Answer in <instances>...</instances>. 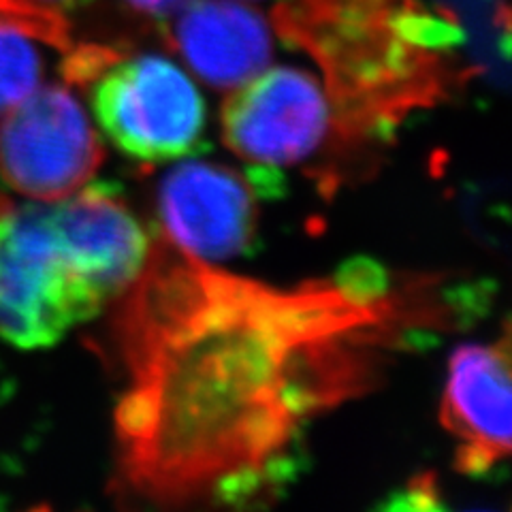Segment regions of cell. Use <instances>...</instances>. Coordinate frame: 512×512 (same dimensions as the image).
<instances>
[{
	"mask_svg": "<svg viewBox=\"0 0 512 512\" xmlns=\"http://www.w3.org/2000/svg\"><path fill=\"white\" fill-rule=\"evenodd\" d=\"M453 308L374 261L282 288L156 239L114 323L124 485L160 506L271 493L301 431L370 391L389 352L446 327Z\"/></svg>",
	"mask_w": 512,
	"mask_h": 512,
	"instance_id": "1",
	"label": "cell"
},
{
	"mask_svg": "<svg viewBox=\"0 0 512 512\" xmlns=\"http://www.w3.org/2000/svg\"><path fill=\"white\" fill-rule=\"evenodd\" d=\"M274 26L325 73L331 122L346 141L387 137L461 82L468 30L440 0H284Z\"/></svg>",
	"mask_w": 512,
	"mask_h": 512,
	"instance_id": "2",
	"label": "cell"
},
{
	"mask_svg": "<svg viewBox=\"0 0 512 512\" xmlns=\"http://www.w3.org/2000/svg\"><path fill=\"white\" fill-rule=\"evenodd\" d=\"M103 306L75 269L50 205L0 201V338L28 350L54 346Z\"/></svg>",
	"mask_w": 512,
	"mask_h": 512,
	"instance_id": "3",
	"label": "cell"
},
{
	"mask_svg": "<svg viewBox=\"0 0 512 512\" xmlns=\"http://www.w3.org/2000/svg\"><path fill=\"white\" fill-rule=\"evenodd\" d=\"M92 109L118 150L148 163L190 154L205 124L199 90L160 56L111 58L96 73Z\"/></svg>",
	"mask_w": 512,
	"mask_h": 512,
	"instance_id": "4",
	"label": "cell"
},
{
	"mask_svg": "<svg viewBox=\"0 0 512 512\" xmlns=\"http://www.w3.org/2000/svg\"><path fill=\"white\" fill-rule=\"evenodd\" d=\"M101 163V141L67 88H37L3 114L0 175L20 195L41 203L67 199Z\"/></svg>",
	"mask_w": 512,
	"mask_h": 512,
	"instance_id": "5",
	"label": "cell"
},
{
	"mask_svg": "<svg viewBox=\"0 0 512 512\" xmlns=\"http://www.w3.org/2000/svg\"><path fill=\"white\" fill-rule=\"evenodd\" d=\"M331 122L329 99L310 73L278 67L254 75L222 107L224 143L261 167L310 156Z\"/></svg>",
	"mask_w": 512,
	"mask_h": 512,
	"instance_id": "6",
	"label": "cell"
},
{
	"mask_svg": "<svg viewBox=\"0 0 512 512\" xmlns=\"http://www.w3.org/2000/svg\"><path fill=\"white\" fill-rule=\"evenodd\" d=\"M158 216L165 235L197 259H229L254 242L256 184L233 169L184 163L158 188Z\"/></svg>",
	"mask_w": 512,
	"mask_h": 512,
	"instance_id": "7",
	"label": "cell"
},
{
	"mask_svg": "<svg viewBox=\"0 0 512 512\" xmlns=\"http://www.w3.org/2000/svg\"><path fill=\"white\" fill-rule=\"evenodd\" d=\"M440 419L457 442L455 468L485 476L510 457V340L453 352Z\"/></svg>",
	"mask_w": 512,
	"mask_h": 512,
	"instance_id": "8",
	"label": "cell"
},
{
	"mask_svg": "<svg viewBox=\"0 0 512 512\" xmlns=\"http://www.w3.org/2000/svg\"><path fill=\"white\" fill-rule=\"evenodd\" d=\"M54 203V224L79 276L105 303L124 293L139 276L150 250L131 210L103 188H82Z\"/></svg>",
	"mask_w": 512,
	"mask_h": 512,
	"instance_id": "9",
	"label": "cell"
},
{
	"mask_svg": "<svg viewBox=\"0 0 512 512\" xmlns=\"http://www.w3.org/2000/svg\"><path fill=\"white\" fill-rule=\"evenodd\" d=\"M171 45L203 82L242 86L271 58V32L261 13L233 0H190L175 13Z\"/></svg>",
	"mask_w": 512,
	"mask_h": 512,
	"instance_id": "10",
	"label": "cell"
},
{
	"mask_svg": "<svg viewBox=\"0 0 512 512\" xmlns=\"http://www.w3.org/2000/svg\"><path fill=\"white\" fill-rule=\"evenodd\" d=\"M24 20L60 24L50 9L0 15V116L39 88L43 62Z\"/></svg>",
	"mask_w": 512,
	"mask_h": 512,
	"instance_id": "11",
	"label": "cell"
},
{
	"mask_svg": "<svg viewBox=\"0 0 512 512\" xmlns=\"http://www.w3.org/2000/svg\"><path fill=\"white\" fill-rule=\"evenodd\" d=\"M399 498H402V502H393L389 506L391 508H423V510L440 506L434 478H416V480H412V485L408 487V491L399 495Z\"/></svg>",
	"mask_w": 512,
	"mask_h": 512,
	"instance_id": "12",
	"label": "cell"
},
{
	"mask_svg": "<svg viewBox=\"0 0 512 512\" xmlns=\"http://www.w3.org/2000/svg\"><path fill=\"white\" fill-rule=\"evenodd\" d=\"M124 3L150 18H173L190 0H124Z\"/></svg>",
	"mask_w": 512,
	"mask_h": 512,
	"instance_id": "13",
	"label": "cell"
},
{
	"mask_svg": "<svg viewBox=\"0 0 512 512\" xmlns=\"http://www.w3.org/2000/svg\"><path fill=\"white\" fill-rule=\"evenodd\" d=\"M32 3H43V5H77V3H84V0H32Z\"/></svg>",
	"mask_w": 512,
	"mask_h": 512,
	"instance_id": "14",
	"label": "cell"
}]
</instances>
